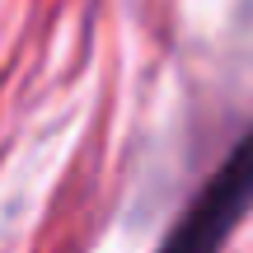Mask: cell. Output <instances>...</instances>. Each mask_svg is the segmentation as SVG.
I'll return each instance as SVG.
<instances>
[{"mask_svg": "<svg viewBox=\"0 0 253 253\" xmlns=\"http://www.w3.org/2000/svg\"><path fill=\"white\" fill-rule=\"evenodd\" d=\"M249 202H253V131L225 155L211 183L192 197V207L178 216L160 253H220L230 230L244 220Z\"/></svg>", "mask_w": 253, "mask_h": 253, "instance_id": "obj_1", "label": "cell"}]
</instances>
